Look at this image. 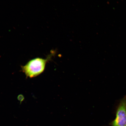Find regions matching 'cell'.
<instances>
[{
  "label": "cell",
  "mask_w": 126,
  "mask_h": 126,
  "mask_svg": "<svg viewBox=\"0 0 126 126\" xmlns=\"http://www.w3.org/2000/svg\"><path fill=\"white\" fill-rule=\"evenodd\" d=\"M110 124L111 126H126V96L120 102L116 118Z\"/></svg>",
  "instance_id": "2"
},
{
  "label": "cell",
  "mask_w": 126,
  "mask_h": 126,
  "mask_svg": "<svg viewBox=\"0 0 126 126\" xmlns=\"http://www.w3.org/2000/svg\"><path fill=\"white\" fill-rule=\"evenodd\" d=\"M51 54L49 55L46 59L35 58L29 61L26 65L22 66V70L26 77L33 78L42 74L45 70L47 62L51 60L53 56Z\"/></svg>",
  "instance_id": "1"
}]
</instances>
